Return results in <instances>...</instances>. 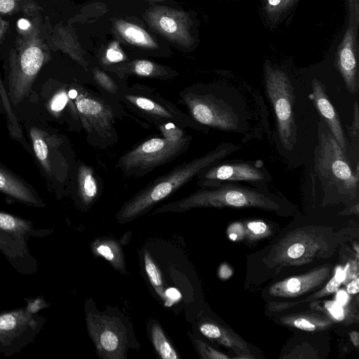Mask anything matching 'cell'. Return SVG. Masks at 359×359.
<instances>
[{
  "mask_svg": "<svg viewBox=\"0 0 359 359\" xmlns=\"http://www.w3.org/2000/svg\"><path fill=\"white\" fill-rule=\"evenodd\" d=\"M28 18L17 27L4 69L3 82L13 111L29 101L41 69L51 59L39 13Z\"/></svg>",
  "mask_w": 359,
  "mask_h": 359,
  "instance_id": "cell-1",
  "label": "cell"
},
{
  "mask_svg": "<svg viewBox=\"0 0 359 359\" xmlns=\"http://www.w3.org/2000/svg\"><path fill=\"white\" fill-rule=\"evenodd\" d=\"M22 121L39 171L48 189L60 198L71 185L76 166L69 142L46 121L34 116Z\"/></svg>",
  "mask_w": 359,
  "mask_h": 359,
  "instance_id": "cell-2",
  "label": "cell"
},
{
  "mask_svg": "<svg viewBox=\"0 0 359 359\" xmlns=\"http://www.w3.org/2000/svg\"><path fill=\"white\" fill-rule=\"evenodd\" d=\"M239 148L232 143L223 142L205 155L184 162L158 177L123 205L116 215L117 219L120 223H125L147 212L201 171L220 162Z\"/></svg>",
  "mask_w": 359,
  "mask_h": 359,
  "instance_id": "cell-3",
  "label": "cell"
},
{
  "mask_svg": "<svg viewBox=\"0 0 359 359\" xmlns=\"http://www.w3.org/2000/svg\"><path fill=\"white\" fill-rule=\"evenodd\" d=\"M201 207L255 208L268 211H278L281 208L275 196L264 192L262 189L224 182L217 187L201 188L177 201L162 205L155 210L154 214L182 212Z\"/></svg>",
  "mask_w": 359,
  "mask_h": 359,
  "instance_id": "cell-4",
  "label": "cell"
},
{
  "mask_svg": "<svg viewBox=\"0 0 359 359\" xmlns=\"http://www.w3.org/2000/svg\"><path fill=\"white\" fill-rule=\"evenodd\" d=\"M318 135L315 169L323 189L354 199L358 191V166L353 170L348 157L323 120L318 123Z\"/></svg>",
  "mask_w": 359,
  "mask_h": 359,
  "instance_id": "cell-5",
  "label": "cell"
},
{
  "mask_svg": "<svg viewBox=\"0 0 359 359\" xmlns=\"http://www.w3.org/2000/svg\"><path fill=\"white\" fill-rule=\"evenodd\" d=\"M336 247L337 240L330 229L302 227L283 237L264 260L270 267L297 266L327 257Z\"/></svg>",
  "mask_w": 359,
  "mask_h": 359,
  "instance_id": "cell-6",
  "label": "cell"
},
{
  "mask_svg": "<svg viewBox=\"0 0 359 359\" xmlns=\"http://www.w3.org/2000/svg\"><path fill=\"white\" fill-rule=\"evenodd\" d=\"M118 98L137 120L145 121L155 127L172 123L181 128H190L205 131V127L165 99L155 89L134 85L120 90Z\"/></svg>",
  "mask_w": 359,
  "mask_h": 359,
  "instance_id": "cell-7",
  "label": "cell"
},
{
  "mask_svg": "<svg viewBox=\"0 0 359 359\" xmlns=\"http://www.w3.org/2000/svg\"><path fill=\"white\" fill-rule=\"evenodd\" d=\"M193 137L184 135L177 141L165 137L147 139L123 154L116 168L128 177H142L184 154Z\"/></svg>",
  "mask_w": 359,
  "mask_h": 359,
  "instance_id": "cell-8",
  "label": "cell"
},
{
  "mask_svg": "<svg viewBox=\"0 0 359 359\" xmlns=\"http://www.w3.org/2000/svg\"><path fill=\"white\" fill-rule=\"evenodd\" d=\"M76 83H66L50 79L40 86H34L28 104L37 109L34 114L46 121L66 125L69 130L79 131L82 125L75 104L78 92Z\"/></svg>",
  "mask_w": 359,
  "mask_h": 359,
  "instance_id": "cell-9",
  "label": "cell"
},
{
  "mask_svg": "<svg viewBox=\"0 0 359 359\" xmlns=\"http://www.w3.org/2000/svg\"><path fill=\"white\" fill-rule=\"evenodd\" d=\"M40 236L28 220L0 210V251L19 272L30 274L36 263L28 248L31 236Z\"/></svg>",
  "mask_w": 359,
  "mask_h": 359,
  "instance_id": "cell-10",
  "label": "cell"
},
{
  "mask_svg": "<svg viewBox=\"0 0 359 359\" xmlns=\"http://www.w3.org/2000/svg\"><path fill=\"white\" fill-rule=\"evenodd\" d=\"M180 102L184 105L191 118L202 126L225 131H235L239 127V118L223 100L212 93L189 87L180 94Z\"/></svg>",
  "mask_w": 359,
  "mask_h": 359,
  "instance_id": "cell-11",
  "label": "cell"
},
{
  "mask_svg": "<svg viewBox=\"0 0 359 359\" xmlns=\"http://www.w3.org/2000/svg\"><path fill=\"white\" fill-rule=\"evenodd\" d=\"M265 87L275 111L280 142L285 149L290 150L297 142L293 87L283 72L269 65L265 68Z\"/></svg>",
  "mask_w": 359,
  "mask_h": 359,
  "instance_id": "cell-12",
  "label": "cell"
},
{
  "mask_svg": "<svg viewBox=\"0 0 359 359\" xmlns=\"http://www.w3.org/2000/svg\"><path fill=\"white\" fill-rule=\"evenodd\" d=\"M46 319L25 307L0 313V353L11 355L32 343Z\"/></svg>",
  "mask_w": 359,
  "mask_h": 359,
  "instance_id": "cell-13",
  "label": "cell"
},
{
  "mask_svg": "<svg viewBox=\"0 0 359 359\" xmlns=\"http://www.w3.org/2000/svg\"><path fill=\"white\" fill-rule=\"evenodd\" d=\"M75 104L88 137L107 140L109 145L116 142L117 136L113 126L115 115L109 104L78 86Z\"/></svg>",
  "mask_w": 359,
  "mask_h": 359,
  "instance_id": "cell-14",
  "label": "cell"
},
{
  "mask_svg": "<svg viewBox=\"0 0 359 359\" xmlns=\"http://www.w3.org/2000/svg\"><path fill=\"white\" fill-rule=\"evenodd\" d=\"M221 162V161H220ZM217 163L197 175L201 188L217 187L224 182H246L263 190L271 177L261 161L252 162Z\"/></svg>",
  "mask_w": 359,
  "mask_h": 359,
  "instance_id": "cell-15",
  "label": "cell"
},
{
  "mask_svg": "<svg viewBox=\"0 0 359 359\" xmlns=\"http://www.w3.org/2000/svg\"><path fill=\"white\" fill-rule=\"evenodd\" d=\"M86 323L90 336L99 355L104 358H124L126 335L115 318L98 314H88Z\"/></svg>",
  "mask_w": 359,
  "mask_h": 359,
  "instance_id": "cell-16",
  "label": "cell"
},
{
  "mask_svg": "<svg viewBox=\"0 0 359 359\" xmlns=\"http://www.w3.org/2000/svg\"><path fill=\"white\" fill-rule=\"evenodd\" d=\"M330 266H322L304 274L280 280L269 290L270 295L277 297H297L319 287L331 276Z\"/></svg>",
  "mask_w": 359,
  "mask_h": 359,
  "instance_id": "cell-17",
  "label": "cell"
},
{
  "mask_svg": "<svg viewBox=\"0 0 359 359\" xmlns=\"http://www.w3.org/2000/svg\"><path fill=\"white\" fill-rule=\"evenodd\" d=\"M0 192L11 201L23 205L44 208L45 202L34 187L0 161Z\"/></svg>",
  "mask_w": 359,
  "mask_h": 359,
  "instance_id": "cell-18",
  "label": "cell"
},
{
  "mask_svg": "<svg viewBox=\"0 0 359 359\" xmlns=\"http://www.w3.org/2000/svg\"><path fill=\"white\" fill-rule=\"evenodd\" d=\"M149 22L161 33L180 43L188 44L191 40L187 19L182 13L158 8L149 14Z\"/></svg>",
  "mask_w": 359,
  "mask_h": 359,
  "instance_id": "cell-19",
  "label": "cell"
},
{
  "mask_svg": "<svg viewBox=\"0 0 359 359\" xmlns=\"http://www.w3.org/2000/svg\"><path fill=\"white\" fill-rule=\"evenodd\" d=\"M311 85L312 97L315 105L343 153L347 156L348 142L338 115L327 96L325 88L317 79H313Z\"/></svg>",
  "mask_w": 359,
  "mask_h": 359,
  "instance_id": "cell-20",
  "label": "cell"
},
{
  "mask_svg": "<svg viewBox=\"0 0 359 359\" xmlns=\"http://www.w3.org/2000/svg\"><path fill=\"white\" fill-rule=\"evenodd\" d=\"M337 65L349 93L358 91L356 57L354 49V34L351 28L347 29L339 51Z\"/></svg>",
  "mask_w": 359,
  "mask_h": 359,
  "instance_id": "cell-21",
  "label": "cell"
},
{
  "mask_svg": "<svg viewBox=\"0 0 359 359\" xmlns=\"http://www.w3.org/2000/svg\"><path fill=\"white\" fill-rule=\"evenodd\" d=\"M200 332L207 338L215 341L223 346L235 351L237 354L244 355L246 358H251L250 352L247 344L234 332L224 327L214 323L205 322L199 327Z\"/></svg>",
  "mask_w": 359,
  "mask_h": 359,
  "instance_id": "cell-22",
  "label": "cell"
},
{
  "mask_svg": "<svg viewBox=\"0 0 359 359\" xmlns=\"http://www.w3.org/2000/svg\"><path fill=\"white\" fill-rule=\"evenodd\" d=\"M74 176L76 181V192L81 203L90 205L97 198L99 184L93 169L79 161L76 163Z\"/></svg>",
  "mask_w": 359,
  "mask_h": 359,
  "instance_id": "cell-23",
  "label": "cell"
},
{
  "mask_svg": "<svg viewBox=\"0 0 359 359\" xmlns=\"http://www.w3.org/2000/svg\"><path fill=\"white\" fill-rule=\"evenodd\" d=\"M280 321L287 326L307 332L321 331L332 325L328 316L315 313L290 315L282 317Z\"/></svg>",
  "mask_w": 359,
  "mask_h": 359,
  "instance_id": "cell-24",
  "label": "cell"
},
{
  "mask_svg": "<svg viewBox=\"0 0 359 359\" xmlns=\"http://www.w3.org/2000/svg\"><path fill=\"white\" fill-rule=\"evenodd\" d=\"M116 29L123 38L131 44L147 48L157 47L151 36L137 25L118 20L116 22Z\"/></svg>",
  "mask_w": 359,
  "mask_h": 359,
  "instance_id": "cell-25",
  "label": "cell"
},
{
  "mask_svg": "<svg viewBox=\"0 0 359 359\" xmlns=\"http://www.w3.org/2000/svg\"><path fill=\"white\" fill-rule=\"evenodd\" d=\"M93 253L104 257L109 262L114 268L118 270L124 269V261L121 246L112 240H97L92 246Z\"/></svg>",
  "mask_w": 359,
  "mask_h": 359,
  "instance_id": "cell-26",
  "label": "cell"
},
{
  "mask_svg": "<svg viewBox=\"0 0 359 359\" xmlns=\"http://www.w3.org/2000/svg\"><path fill=\"white\" fill-rule=\"evenodd\" d=\"M41 7L35 0H0V14L13 15L22 12L31 17L39 13Z\"/></svg>",
  "mask_w": 359,
  "mask_h": 359,
  "instance_id": "cell-27",
  "label": "cell"
},
{
  "mask_svg": "<svg viewBox=\"0 0 359 359\" xmlns=\"http://www.w3.org/2000/svg\"><path fill=\"white\" fill-rule=\"evenodd\" d=\"M151 334L154 346L161 358L163 359L180 358L158 324L154 323L151 326Z\"/></svg>",
  "mask_w": 359,
  "mask_h": 359,
  "instance_id": "cell-28",
  "label": "cell"
},
{
  "mask_svg": "<svg viewBox=\"0 0 359 359\" xmlns=\"http://www.w3.org/2000/svg\"><path fill=\"white\" fill-rule=\"evenodd\" d=\"M144 257L145 271L149 281L158 296L165 301V291L161 271L148 252L145 251Z\"/></svg>",
  "mask_w": 359,
  "mask_h": 359,
  "instance_id": "cell-29",
  "label": "cell"
},
{
  "mask_svg": "<svg viewBox=\"0 0 359 359\" xmlns=\"http://www.w3.org/2000/svg\"><path fill=\"white\" fill-rule=\"evenodd\" d=\"M131 70L141 76L161 77L167 74L163 69L158 68L153 62L146 60L135 62Z\"/></svg>",
  "mask_w": 359,
  "mask_h": 359,
  "instance_id": "cell-30",
  "label": "cell"
},
{
  "mask_svg": "<svg viewBox=\"0 0 359 359\" xmlns=\"http://www.w3.org/2000/svg\"><path fill=\"white\" fill-rule=\"evenodd\" d=\"M346 276V268L344 269L339 268L334 276L326 284L325 287L322 289L319 292L316 293L311 297L309 299H314L321 298L328 294L335 292L338 290L342 282L345 280Z\"/></svg>",
  "mask_w": 359,
  "mask_h": 359,
  "instance_id": "cell-31",
  "label": "cell"
},
{
  "mask_svg": "<svg viewBox=\"0 0 359 359\" xmlns=\"http://www.w3.org/2000/svg\"><path fill=\"white\" fill-rule=\"evenodd\" d=\"M94 78L98 86L105 93L118 96L121 89L109 76L99 69H96L94 72Z\"/></svg>",
  "mask_w": 359,
  "mask_h": 359,
  "instance_id": "cell-32",
  "label": "cell"
},
{
  "mask_svg": "<svg viewBox=\"0 0 359 359\" xmlns=\"http://www.w3.org/2000/svg\"><path fill=\"white\" fill-rule=\"evenodd\" d=\"M196 346L201 358L205 359H226L229 356L214 349L201 340H196Z\"/></svg>",
  "mask_w": 359,
  "mask_h": 359,
  "instance_id": "cell-33",
  "label": "cell"
},
{
  "mask_svg": "<svg viewBox=\"0 0 359 359\" xmlns=\"http://www.w3.org/2000/svg\"><path fill=\"white\" fill-rule=\"evenodd\" d=\"M158 128L163 137L171 141H177L184 135L182 128L172 123L162 124Z\"/></svg>",
  "mask_w": 359,
  "mask_h": 359,
  "instance_id": "cell-34",
  "label": "cell"
},
{
  "mask_svg": "<svg viewBox=\"0 0 359 359\" xmlns=\"http://www.w3.org/2000/svg\"><path fill=\"white\" fill-rule=\"evenodd\" d=\"M105 57L109 63H117L126 60V55L117 41L111 43L106 51Z\"/></svg>",
  "mask_w": 359,
  "mask_h": 359,
  "instance_id": "cell-35",
  "label": "cell"
},
{
  "mask_svg": "<svg viewBox=\"0 0 359 359\" xmlns=\"http://www.w3.org/2000/svg\"><path fill=\"white\" fill-rule=\"evenodd\" d=\"M27 302L26 310L31 313H37L41 309L50 306L43 297L25 299Z\"/></svg>",
  "mask_w": 359,
  "mask_h": 359,
  "instance_id": "cell-36",
  "label": "cell"
},
{
  "mask_svg": "<svg viewBox=\"0 0 359 359\" xmlns=\"http://www.w3.org/2000/svg\"><path fill=\"white\" fill-rule=\"evenodd\" d=\"M349 135L351 143L353 144L358 151V135H359V117H358V106L357 102L354 104L353 120L350 128Z\"/></svg>",
  "mask_w": 359,
  "mask_h": 359,
  "instance_id": "cell-37",
  "label": "cell"
},
{
  "mask_svg": "<svg viewBox=\"0 0 359 359\" xmlns=\"http://www.w3.org/2000/svg\"><path fill=\"white\" fill-rule=\"evenodd\" d=\"M325 307L334 319L342 320L344 318L343 307L337 301H327L325 302Z\"/></svg>",
  "mask_w": 359,
  "mask_h": 359,
  "instance_id": "cell-38",
  "label": "cell"
},
{
  "mask_svg": "<svg viewBox=\"0 0 359 359\" xmlns=\"http://www.w3.org/2000/svg\"><path fill=\"white\" fill-rule=\"evenodd\" d=\"M248 228L255 236H263L268 231L266 224L262 222H249Z\"/></svg>",
  "mask_w": 359,
  "mask_h": 359,
  "instance_id": "cell-39",
  "label": "cell"
},
{
  "mask_svg": "<svg viewBox=\"0 0 359 359\" xmlns=\"http://www.w3.org/2000/svg\"><path fill=\"white\" fill-rule=\"evenodd\" d=\"M359 278L355 277L346 286V291L349 294H357L359 291Z\"/></svg>",
  "mask_w": 359,
  "mask_h": 359,
  "instance_id": "cell-40",
  "label": "cell"
},
{
  "mask_svg": "<svg viewBox=\"0 0 359 359\" xmlns=\"http://www.w3.org/2000/svg\"><path fill=\"white\" fill-rule=\"evenodd\" d=\"M165 302H166V300L168 299L172 301H176L177 298L181 297V295L177 290L170 288L165 292Z\"/></svg>",
  "mask_w": 359,
  "mask_h": 359,
  "instance_id": "cell-41",
  "label": "cell"
},
{
  "mask_svg": "<svg viewBox=\"0 0 359 359\" xmlns=\"http://www.w3.org/2000/svg\"><path fill=\"white\" fill-rule=\"evenodd\" d=\"M8 22L5 20L0 14V43L3 40L8 28Z\"/></svg>",
  "mask_w": 359,
  "mask_h": 359,
  "instance_id": "cell-42",
  "label": "cell"
},
{
  "mask_svg": "<svg viewBox=\"0 0 359 359\" xmlns=\"http://www.w3.org/2000/svg\"><path fill=\"white\" fill-rule=\"evenodd\" d=\"M267 1L271 10H275L277 8H280L281 6H284L283 0H267Z\"/></svg>",
  "mask_w": 359,
  "mask_h": 359,
  "instance_id": "cell-43",
  "label": "cell"
},
{
  "mask_svg": "<svg viewBox=\"0 0 359 359\" xmlns=\"http://www.w3.org/2000/svg\"><path fill=\"white\" fill-rule=\"evenodd\" d=\"M347 299V294L344 291L341 290L338 292L337 296V302L339 304H341V306L344 305L346 303Z\"/></svg>",
  "mask_w": 359,
  "mask_h": 359,
  "instance_id": "cell-44",
  "label": "cell"
},
{
  "mask_svg": "<svg viewBox=\"0 0 359 359\" xmlns=\"http://www.w3.org/2000/svg\"><path fill=\"white\" fill-rule=\"evenodd\" d=\"M351 340L355 347L359 346V334L356 331H352L349 334Z\"/></svg>",
  "mask_w": 359,
  "mask_h": 359,
  "instance_id": "cell-45",
  "label": "cell"
},
{
  "mask_svg": "<svg viewBox=\"0 0 359 359\" xmlns=\"http://www.w3.org/2000/svg\"><path fill=\"white\" fill-rule=\"evenodd\" d=\"M2 83H3V80H2L1 77V74H0V86H1V84ZM2 114H4V111H3L1 97V94H0V117L1 116Z\"/></svg>",
  "mask_w": 359,
  "mask_h": 359,
  "instance_id": "cell-46",
  "label": "cell"
}]
</instances>
